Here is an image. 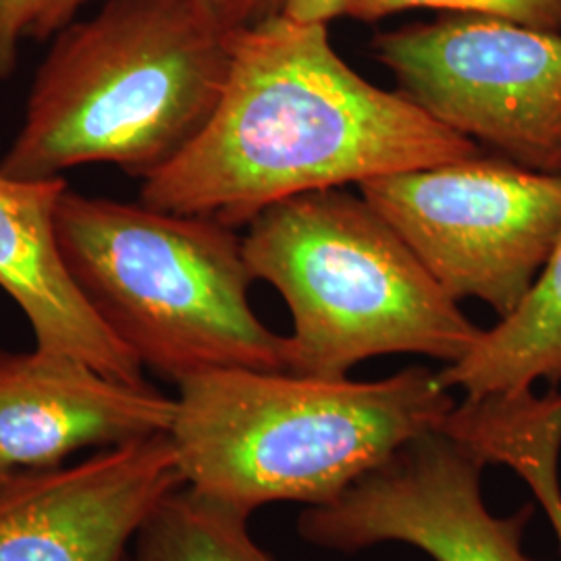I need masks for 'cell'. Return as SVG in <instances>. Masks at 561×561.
Here are the masks:
<instances>
[{
	"label": "cell",
	"mask_w": 561,
	"mask_h": 561,
	"mask_svg": "<svg viewBox=\"0 0 561 561\" xmlns=\"http://www.w3.org/2000/svg\"><path fill=\"white\" fill-rule=\"evenodd\" d=\"M221 101L140 202L238 229L280 201L481 154L400 90L364 80L329 23L271 15L229 36Z\"/></svg>",
	"instance_id": "cell-1"
},
{
	"label": "cell",
	"mask_w": 561,
	"mask_h": 561,
	"mask_svg": "<svg viewBox=\"0 0 561 561\" xmlns=\"http://www.w3.org/2000/svg\"><path fill=\"white\" fill-rule=\"evenodd\" d=\"M454 408L426 366L377 381L215 368L178 382L169 437L190 489L252 516L266 503L335 502Z\"/></svg>",
	"instance_id": "cell-2"
},
{
	"label": "cell",
	"mask_w": 561,
	"mask_h": 561,
	"mask_svg": "<svg viewBox=\"0 0 561 561\" xmlns=\"http://www.w3.org/2000/svg\"><path fill=\"white\" fill-rule=\"evenodd\" d=\"M229 36L190 0H106L55 36L0 173L60 180L78 167L113 164L152 178L215 115L231 67Z\"/></svg>",
	"instance_id": "cell-3"
},
{
	"label": "cell",
	"mask_w": 561,
	"mask_h": 561,
	"mask_svg": "<svg viewBox=\"0 0 561 561\" xmlns=\"http://www.w3.org/2000/svg\"><path fill=\"white\" fill-rule=\"evenodd\" d=\"M55 238L73 285L144 368L175 385L215 368L287 370V335L250 304L233 227L67 187Z\"/></svg>",
	"instance_id": "cell-4"
},
{
	"label": "cell",
	"mask_w": 561,
	"mask_h": 561,
	"mask_svg": "<svg viewBox=\"0 0 561 561\" xmlns=\"http://www.w3.org/2000/svg\"><path fill=\"white\" fill-rule=\"evenodd\" d=\"M243 254L254 280L273 285L291 312L289 373L341 379L389 354L447 366L481 337L360 192L329 187L264 208L248 222Z\"/></svg>",
	"instance_id": "cell-5"
},
{
	"label": "cell",
	"mask_w": 561,
	"mask_h": 561,
	"mask_svg": "<svg viewBox=\"0 0 561 561\" xmlns=\"http://www.w3.org/2000/svg\"><path fill=\"white\" fill-rule=\"evenodd\" d=\"M358 192L454 300L482 301L500 319L528 296L561 233V173L482 152Z\"/></svg>",
	"instance_id": "cell-6"
},
{
	"label": "cell",
	"mask_w": 561,
	"mask_h": 561,
	"mask_svg": "<svg viewBox=\"0 0 561 561\" xmlns=\"http://www.w3.org/2000/svg\"><path fill=\"white\" fill-rule=\"evenodd\" d=\"M375 59L426 115L497 157L561 173V34L447 13L381 32Z\"/></svg>",
	"instance_id": "cell-7"
},
{
	"label": "cell",
	"mask_w": 561,
	"mask_h": 561,
	"mask_svg": "<svg viewBox=\"0 0 561 561\" xmlns=\"http://www.w3.org/2000/svg\"><path fill=\"white\" fill-rule=\"evenodd\" d=\"M484 466L443 428L426 433L335 502L301 512L298 533L335 551L401 542L435 561H537L522 547L533 505L507 518L491 514L482 497Z\"/></svg>",
	"instance_id": "cell-8"
},
{
	"label": "cell",
	"mask_w": 561,
	"mask_h": 561,
	"mask_svg": "<svg viewBox=\"0 0 561 561\" xmlns=\"http://www.w3.org/2000/svg\"><path fill=\"white\" fill-rule=\"evenodd\" d=\"M169 433L0 481V561H123L144 520L183 486Z\"/></svg>",
	"instance_id": "cell-9"
},
{
	"label": "cell",
	"mask_w": 561,
	"mask_h": 561,
	"mask_svg": "<svg viewBox=\"0 0 561 561\" xmlns=\"http://www.w3.org/2000/svg\"><path fill=\"white\" fill-rule=\"evenodd\" d=\"M173 414L175 398L148 381H121L38 347L0 350V461L11 470L55 468L88 447L169 433Z\"/></svg>",
	"instance_id": "cell-10"
},
{
	"label": "cell",
	"mask_w": 561,
	"mask_h": 561,
	"mask_svg": "<svg viewBox=\"0 0 561 561\" xmlns=\"http://www.w3.org/2000/svg\"><path fill=\"white\" fill-rule=\"evenodd\" d=\"M60 180L0 173V289L18 304L36 347L85 362L121 381L144 382V366L96 317L60 261L55 213Z\"/></svg>",
	"instance_id": "cell-11"
},
{
	"label": "cell",
	"mask_w": 561,
	"mask_h": 561,
	"mask_svg": "<svg viewBox=\"0 0 561 561\" xmlns=\"http://www.w3.org/2000/svg\"><path fill=\"white\" fill-rule=\"evenodd\" d=\"M486 466L500 463L528 484L561 553V391L530 389L466 396L443 426Z\"/></svg>",
	"instance_id": "cell-12"
},
{
	"label": "cell",
	"mask_w": 561,
	"mask_h": 561,
	"mask_svg": "<svg viewBox=\"0 0 561 561\" xmlns=\"http://www.w3.org/2000/svg\"><path fill=\"white\" fill-rule=\"evenodd\" d=\"M449 389L484 396L561 382V233L520 306L482 329L477 345L439 373Z\"/></svg>",
	"instance_id": "cell-13"
},
{
	"label": "cell",
	"mask_w": 561,
	"mask_h": 561,
	"mask_svg": "<svg viewBox=\"0 0 561 561\" xmlns=\"http://www.w3.org/2000/svg\"><path fill=\"white\" fill-rule=\"evenodd\" d=\"M250 516L183 484L136 535V561H275L248 528Z\"/></svg>",
	"instance_id": "cell-14"
},
{
	"label": "cell",
	"mask_w": 561,
	"mask_h": 561,
	"mask_svg": "<svg viewBox=\"0 0 561 561\" xmlns=\"http://www.w3.org/2000/svg\"><path fill=\"white\" fill-rule=\"evenodd\" d=\"M419 9L497 18L561 34V0H347L343 18L375 23Z\"/></svg>",
	"instance_id": "cell-15"
},
{
	"label": "cell",
	"mask_w": 561,
	"mask_h": 561,
	"mask_svg": "<svg viewBox=\"0 0 561 561\" xmlns=\"http://www.w3.org/2000/svg\"><path fill=\"white\" fill-rule=\"evenodd\" d=\"M90 0H0V81L20 65L23 42L55 38Z\"/></svg>",
	"instance_id": "cell-16"
},
{
	"label": "cell",
	"mask_w": 561,
	"mask_h": 561,
	"mask_svg": "<svg viewBox=\"0 0 561 561\" xmlns=\"http://www.w3.org/2000/svg\"><path fill=\"white\" fill-rule=\"evenodd\" d=\"M196 11L222 34H233L248 25L280 13L283 0H190Z\"/></svg>",
	"instance_id": "cell-17"
},
{
	"label": "cell",
	"mask_w": 561,
	"mask_h": 561,
	"mask_svg": "<svg viewBox=\"0 0 561 561\" xmlns=\"http://www.w3.org/2000/svg\"><path fill=\"white\" fill-rule=\"evenodd\" d=\"M347 0H283L280 13L289 20L329 23L343 18Z\"/></svg>",
	"instance_id": "cell-18"
},
{
	"label": "cell",
	"mask_w": 561,
	"mask_h": 561,
	"mask_svg": "<svg viewBox=\"0 0 561 561\" xmlns=\"http://www.w3.org/2000/svg\"><path fill=\"white\" fill-rule=\"evenodd\" d=\"M11 472H13V470H11V468H9V466H4V463H2V461H0V481H2V479H4V477H9V474H11Z\"/></svg>",
	"instance_id": "cell-19"
}]
</instances>
